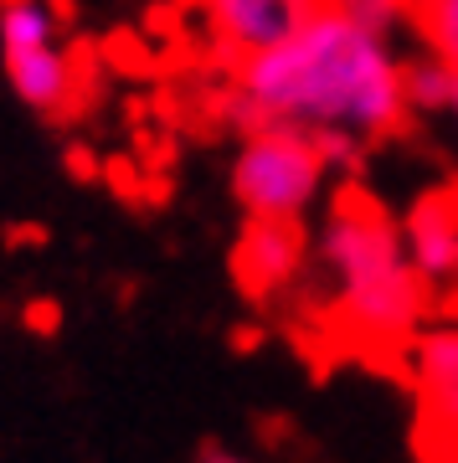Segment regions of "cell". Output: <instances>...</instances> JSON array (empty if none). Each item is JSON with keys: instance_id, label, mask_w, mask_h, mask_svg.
<instances>
[{"instance_id": "obj_1", "label": "cell", "mask_w": 458, "mask_h": 463, "mask_svg": "<svg viewBox=\"0 0 458 463\" xmlns=\"http://www.w3.org/2000/svg\"><path fill=\"white\" fill-rule=\"evenodd\" d=\"M232 83L299 129H350L366 145L392 139L407 124L402 99V57L386 36L360 32L335 5L294 32L289 42L232 67Z\"/></svg>"}, {"instance_id": "obj_2", "label": "cell", "mask_w": 458, "mask_h": 463, "mask_svg": "<svg viewBox=\"0 0 458 463\" xmlns=\"http://www.w3.org/2000/svg\"><path fill=\"white\" fill-rule=\"evenodd\" d=\"M314 268L329 283V309L360 345L407 350L433 309V283L412 268L402 222L366 185H340L314 232Z\"/></svg>"}, {"instance_id": "obj_3", "label": "cell", "mask_w": 458, "mask_h": 463, "mask_svg": "<svg viewBox=\"0 0 458 463\" xmlns=\"http://www.w3.org/2000/svg\"><path fill=\"white\" fill-rule=\"evenodd\" d=\"M329 181V165L310 129L299 124H279L262 129L253 139H237L232 155V201L243 216H304L320 206Z\"/></svg>"}, {"instance_id": "obj_4", "label": "cell", "mask_w": 458, "mask_h": 463, "mask_svg": "<svg viewBox=\"0 0 458 463\" xmlns=\"http://www.w3.org/2000/svg\"><path fill=\"white\" fill-rule=\"evenodd\" d=\"M57 5L52 0H0V67L5 83L32 114L62 118L78 93L72 57L57 42Z\"/></svg>"}, {"instance_id": "obj_5", "label": "cell", "mask_w": 458, "mask_h": 463, "mask_svg": "<svg viewBox=\"0 0 458 463\" xmlns=\"http://www.w3.org/2000/svg\"><path fill=\"white\" fill-rule=\"evenodd\" d=\"M417 392V443L427 463H458V325L417 330L407 345Z\"/></svg>"}, {"instance_id": "obj_6", "label": "cell", "mask_w": 458, "mask_h": 463, "mask_svg": "<svg viewBox=\"0 0 458 463\" xmlns=\"http://www.w3.org/2000/svg\"><path fill=\"white\" fill-rule=\"evenodd\" d=\"M314 263V232L299 216H243L232 242V279L253 304H273L289 294Z\"/></svg>"}, {"instance_id": "obj_7", "label": "cell", "mask_w": 458, "mask_h": 463, "mask_svg": "<svg viewBox=\"0 0 458 463\" xmlns=\"http://www.w3.org/2000/svg\"><path fill=\"white\" fill-rule=\"evenodd\" d=\"M329 0H201V32L232 67L304 32Z\"/></svg>"}, {"instance_id": "obj_8", "label": "cell", "mask_w": 458, "mask_h": 463, "mask_svg": "<svg viewBox=\"0 0 458 463\" xmlns=\"http://www.w3.org/2000/svg\"><path fill=\"white\" fill-rule=\"evenodd\" d=\"M402 242L412 268L433 288L458 283V181H438L417 191V201L402 216Z\"/></svg>"}, {"instance_id": "obj_9", "label": "cell", "mask_w": 458, "mask_h": 463, "mask_svg": "<svg viewBox=\"0 0 458 463\" xmlns=\"http://www.w3.org/2000/svg\"><path fill=\"white\" fill-rule=\"evenodd\" d=\"M453 88L458 72L433 52H417L402 62V99H407V114H448L453 109Z\"/></svg>"}, {"instance_id": "obj_10", "label": "cell", "mask_w": 458, "mask_h": 463, "mask_svg": "<svg viewBox=\"0 0 458 463\" xmlns=\"http://www.w3.org/2000/svg\"><path fill=\"white\" fill-rule=\"evenodd\" d=\"M412 32L458 72V0H412Z\"/></svg>"}, {"instance_id": "obj_11", "label": "cell", "mask_w": 458, "mask_h": 463, "mask_svg": "<svg viewBox=\"0 0 458 463\" xmlns=\"http://www.w3.org/2000/svg\"><path fill=\"white\" fill-rule=\"evenodd\" d=\"M329 5H335L345 21H356L360 32L386 36V42L412 26V0H329Z\"/></svg>"}, {"instance_id": "obj_12", "label": "cell", "mask_w": 458, "mask_h": 463, "mask_svg": "<svg viewBox=\"0 0 458 463\" xmlns=\"http://www.w3.org/2000/svg\"><path fill=\"white\" fill-rule=\"evenodd\" d=\"M196 463H247L243 453H232L227 443H201L196 448Z\"/></svg>"}, {"instance_id": "obj_13", "label": "cell", "mask_w": 458, "mask_h": 463, "mask_svg": "<svg viewBox=\"0 0 458 463\" xmlns=\"http://www.w3.org/2000/svg\"><path fill=\"white\" fill-rule=\"evenodd\" d=\"M32 325H36V330H52V325H57V309L36 304V309H32Z\"/></svg>"}, {"instance_id": "obj_14", "label": "cell", "mask_w": 458, "mask_h": 463, "mask_svg": "<svg viewBox=\"0 0 458 463\" xmlns=\"http://www.w3.org/2000/svg\"><path fill=\"white\" fill-rule=\"evenodd\" d=\"M448 114H453V118H458V88H453V109H448Z\"/></svg>"}]
</instances>
